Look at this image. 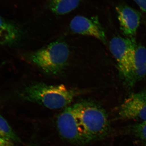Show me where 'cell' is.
<instances>
[{
    "label": "cell",
    "mask_w": 146,
    "mask_h": 146,
    "mask_svg": "<svg viewBox=\"0 0 146 146\" xmlns=\"http://www.w3.org/2000/svg\"><path fill=\"white\" fill-rule=\"evenodd\" d=\"M82 93V90L68 88L63 84L36 82L24 87L19 91L18 96L23 100L56 110L69 106L76 97Z\"/></svg>",
    "instance_id": "1"
},
{
    "label": "cell",
    "mask_w": 146,
    "mask_h": 146,
    "mask_svg": "<svg viewBox=\"0 0 146 146\" xmlns=\"http://www.w3.org/2000/svg\"><path fill=\"white\" fill-rule=\"evenodd\" d=\"M88 143L103 139L110 131L107 112L94 101L82 100L72 105Z\"/></svg>",
    "instance_id": "2"
},
{
    "label": "cell",
    "mask_w": 146,
    "mask_h": 146,
    "mask_svg": "<svg viewBox=\"0 0 146 146\" xmlns=\"http://www.w3.org/2000/svg\"><path fill=\"white\" fill-rule=\"evenodd\" d=\"M70 54L68 44L63 40H58L30 53L27 58L45 74L56 76L65 70Z\"/></svg>",
    "instance_id": "3"
},
{
    "label": "cell",
    "mask_w": 146,
    "mask_h": 146,
    "mask_svg": "<svg viewBox=\"0 0 146 146\" xmlns=\"http://www.w3.org/2000/svg\"><path fill=\"white\" fill-rule=\"evenodd\" d=\"M137 44L135 37L115 36L109 42L110 52L117 63L118 69L126 85L131 88L134 77L135 55Z\"/></svg>",
    "instance_id": "4"
},
{
    "label": "cell",
    "mask_w": 146,
    "mask_h": 146,
    "mask_svg": "<svg viewBox=\"0 0 146 146\" xmlns=\"http://www.w3.org/2000/svg\"><path fill=\"white\" fill-rule=\"evenodd\" d=\"M56 125L60 136L68 143L76 145L88 143L72 105L64 108L58 115Z\"/></svg>",
    "instance_id": "5"
},
{
    "label": "cell",
    "mask_w": 146,
    "mask_h": 146,
    "mask_svg": "<svg viewBox=\"0 0 146 146\" xmlns=\"http://www.w3.org/2000/svg\"><path fill=\"white\" fill-rule=\"evenodd\" d=\"M117 114L123 119L146 122V90L129 95L118 108Z\"/></svg>",
    "instance_id": "6"
},
{
    "label": "cell",
    "mask_w": 146,
    "mask_h": 146,
    "mask_svg": "<svg viewBox=\"0 0 146 146\" xmlns=\"http://www.w3.org/2000/svg\"><path fill=\"white\" fill-rule=\"evenodd\" d=\"M70 28L74 33L93 36L104 44H107L106 35L97 17L76 16L70 23Z\"/></svg>",
    "instance_id": "7"
},
{
    "label": "cell",
    "mask_w": 146,
    "mask_h": 146,
    "mask_svg": "<svg viewBox=\"0 0 146 146\" xmlns=\"http://www.w3.org/2000/svg\"><path fill=\"white\" fill-rule=\"evenodd\" d=\"M120 28L127 37H135L141 23V13L126 5L121 4L116 7Z\"/></svg>",
    "instance_id": "8"
},
{
    "label": "cell",
    "mask_w": 146,
    "mask_h": 146,
    "mask_svg": "<svg viewBox=\"0 0 146 146\" xmlns=\"http://www.w3.org/2000/svg\"><path fill=\"white\" fill-rule=\"evenodd\" d=\"M19 28L0 16V45L9 44L17 42L21 38Z\"/></svg>",
    "instance_id": "9"
},
{
    "label": "cell",
    "mask_w": 146,
    "mask_h": 146,
    "mask_svg": "<svg viewBox=\"0 0 146 146\" xmlns=\"http://www.w3.org/2000/svg\"><path fill=\"white\" fill-rule=\"evenodd\" d=\"M146 75V48L137 45L135 55L134 77L135 82L142 80Z\"/></svg>",
    "instance_id": "10"
},
{
    "label": "cell",
    "mask_w": 146,
    "mask_h": 146,
    "mask_svg": "<svg viewBox=\"0 0 146 146\" xmlns=\"http://www.w3.org/2000/svg\"><path fill=\"white\" fill-rule=\"evenodd\" d=\"M81 0H48V6L53 13L65 15L76 9Z\"/></svg>",
    "instance_id": "11"
},
{
    "label": "cell",
    "mask_w": 146,
    "mask_h": 146,
    "mask_svg": "<svg viewBox=\"0 0 146 146\" xmlns=\"http://www.w3.org/2000/svg\"><path fill=\"white\" fill-rule=\"evenodd\" d=\"M0 136L8 138L16 143H21V138L8 122L0 113Z\"/></svg>",
    "instance_id": "12"
},
{
    "label": "cell",
    "mask_w": 146,
    "mask_h": 146,
    "mask_svg": "<svg viewBox=\"0 0 146 146\" xmlns=\"http://www.w3.org/2000/svg\"><path fill=\"white\" fill-rule=\"evenodd\" d=\"M129 131L133 136L146 143V122L138 123L131 126Z\"/></svg>",
    "instance_id": "13"
},
{
    "label": "cell",
    "mask_w": 146,
    "mask_h": 146,
    "mask_svg": "<svg viewBox=\"0 0 146 146\" xmlns=\"http://www.w3.org/2000/svg\"><path fill=\"white\" fill-rule=\"evenodd\" d=\"M15 143L8 138L0 136V146H16Z\"/></svg>",
    "instance_id": "14"
},
{
    "label": "cell",
    "mask_w": 146,
    "mask_h": 146,
    "mask_svg": "<svg viewBox=\"0 0 146 146\" xmlns=\"http://www.w3.org/2000/svg\"><path fill=\"white\" fill-rule=\"evenodd\" d=\"M140 9L146 13V0H133Z\"/></svg>",
    "instance_id": "15"
},
{
    "label": "cell",
    "mask_w": 146,
    "mask_h": 146,
    "mask_svg": "<svg viewBox=\"0 0 146 146\" xmlns=\"http://www.w3.org/2000/svg\"><path fill=\"white\" fill-rule=\"evenodd\" d=\"M145 25L146 29V18L145 20Z\"/></svg>",
    "instance_id": "16"
}]
</instances>
